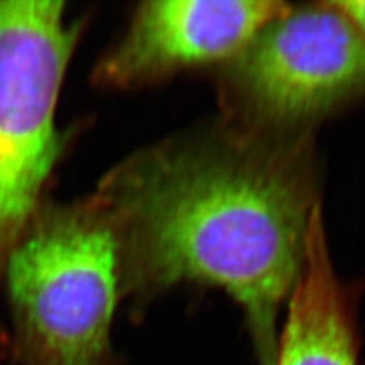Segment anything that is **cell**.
<instances>
[{
	"instance_id": "cell-4",
	"label": "cell",
	"mask_w": 365,
	"mask_h": 365,
	"mask_svg": "<svg viewBox=\"0 0 365 365\" xmlns=\"http://www.w3.org/2000/svg\"><path fill=\"white\" fill-rule=\"evenodd\" d=\"M227 86L255 123L309 122L365 90V31L330 2L288 11L233 58Z\"/></svg>"
},
{
	"instance_id": "cell-3",
	"label": "cell",
	"mask_w": 365,
	"mask_h": 365,
	"mask_svg": "<svg viewBox=\"0 0 365 365\" xmlns=\"http://www.w3.org/2000/svg\"><path fill=\"white\" fill-rule=\"evenodd\" d=\"M83 29L58 0L0 2V288L66 150L56 108Z\"/></svg>"
},
{
	"instance_id": "cell-1",
	"label": "cell",
	"mask_w": 365,
	"mask_h": 365,
	"mask_svg": "<svg viewBox=\"0 0 365 365\" xmlns=\"http://www.w3.org/2000/svg\"><path fill=\"white\" fill-rule=\"evenodd\" d=\"M93 195L118 239L131 314L178 284L221 288L244 309L260 365H274L279 309L317 205L302 148L255 134L177 135L123 158Z\"/></svg>"
},
{
	"instance_id": "cell-5",
	"label": "cell",
	"mask_w": 365,
	"mask_h": 365,
	"mask_svg": "<svg viewBox=\"0 0 365 365\" xmlns=\"http://www.w3.org/2000/svg\"><path fill=\"white\" fill-rule=\"evenodd\" d=\"M291 11L274 0H153L135 5L120 37L99 56V88L137 90L190 68L233 60Z\"/></svg>"
},
{
	"instance_id": "cell-7",
	"label": "cell",
	"mask_w": 365,
	"mask_h": 365,
	"mask_svg": "<svg viewBox=\"0 0 365 365\" xmlns=\"http://www.w3.org/2000/svg\"><path fill=\"white\" fill-rule=\"evenodd\" d=\"M342 14L365 31V0H349V2H330Z\"/></svg>"
},
{
	"instance_id": "cell-2",
	"label": "cell",
	"mask_w": 365,
	"mask_h": 365,
	"mask_svg": "<svg viewBox=\"0 0 365 365\" xmlns=\"http://www.w3.org/2000/svg\"><path fill=\"white\" fill-rule=\"evenodd\" d=\"M21 365H119L111 326L122 300L118 239L95 195L44 200L4 271Z\"/></svg>"
},
{
	"instance_id": "cell-6",
	"label": "cell",
	"mask_w": 365,
	"mask_h": 365,
	"mask_svg": "<svg viewBox=\"0 0 365 365\" xmlns=\"http://www.w3.org/2000/svg\"><path fill=\"white\" fill-rule=\"evenodd\" d=\"M274 365H358L353 304L330 262L318 204L311 215L303 265L289 295Z\"/></svg>"
}]
</instances>
